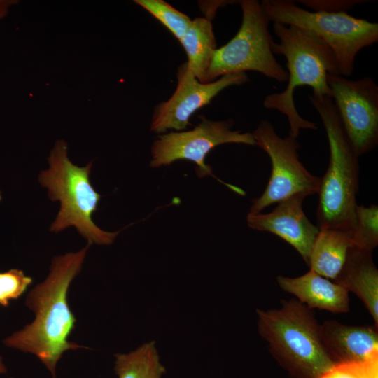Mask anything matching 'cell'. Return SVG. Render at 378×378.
Segmentation results:
<instances>
[{
	"label": "cell",
	"instance_id": "obj_3",
	"mask_svg": "<svg viewBox=\"0 0 378 378\" xmlns=\"http://www.w3.org/2000/svg\"><path fill=\"white\" fill-rule=\"evenodd\" d=\"M309 99L321 119L330 149L328 167L318 191V227L351 231L358 205L359 156L345 133L332 99L313 92Z\"/></svg>",
	"mask_w": 378,
	"mask_h": 378
},
{
	"label": "cell",
	"instance_id": "obj_24",
	"mask_svg": "<svg viewBox=\"0 0 378 378\" xmlns=\"http://www.w3.org/2000/svg\"><path fill=\"white\" fill-rule=\"evenodd\" d=\"M18 3L16 0H0V20L7 16L10 8Z\"/></svg>",
	"mask_w": 378,
	"mask_h": 378
},
{
	"label": "cell",
	"instance_id": "obj_8",
	"mask_svg": "<svg viewBox=\"0 0 378 378\" xmlns=\"http://www.w3.org/2000/svg\"><path fill=\"white\" fill-rule=\"evenodd\" d=\"M255 145L268 155L272 172L262 194L252 200L248 213L258 214L274 203L295 195L318 193L321 177L311 174L299 159L300 144L292 136L281 137L268 120H262L252 132Z\"/></svg>",
	"mask_w": 378,
	"mask_h": 378
},
{
	"label": "cell",
	"instance_id": "obj_22",
	"mask_svg": "<svg viewBox=\"0 0 378 378\" xmlns=\"http://www.w3.org/2000/svg\"><path fill=\"white\" fill-rule=\"evenodd\" d=\"M32 282V278L19 269L0 272V305L8 307L10 301L20 298Z\"/></svg>",
	"mask_w": 378,
	"mask_h": 378
},
{
	"label": "cell",
	"instance_id": "obj_7",
	"mask_svg": "<svg viewBox=\"0 0 378 378\" xmlns=\"http://www.w3.org/2000/svg\"><path fill=\"white\" fill-rule=\"evenodd\" d=\"M239 4L242 10L241 26L230 41L216 50L203 83L247 71L285 83L288 74L272 52L274 41L268 29L270 20L260 3L242 0Z\"/></svg>",
	"mask_w": 378,
	"mask_h": 378
},
{
	"label": "cell",
	"instance_id": "obj_16",
	"mask_svg": "<svg viewBox=\"0 0 378 378\" xmlns=\"http://www.w3.org/2000/svg\"><path fill=\"white\" fill-rule=\"evenodd\" d=\"M351 246V231L319 229L308 266L318 274L334 281L341 272Z\"/></svg>",
	"mask_w": 378,
	"mask_h": 378
},
{
	"label": "cell",
	"instance_id": "obj_18",
	"mask_svg": "<svg viewBox=\"0 0 378 378\" xmlns=\"http://www.w3.org/2000/svg\"><path fill=\"white\" fill-rule=\"evenodd\" d=\"M115 357L114 369L118 378H162L166 373L154 341L130 353L116 354Z\"/></svg>",
	"mask_w": 378,
	"mask_h": 378
},
{
	"label": "cell",
	"instance_id": "obj_13",
	"mask_svg": "<svg viewBox=\"0 0 378 378\" xmlns=\"http://www.w3.org/2000/svg\"><path fill=\"white\" fill-rule=\"evenodd\" d=\"M320 329L323 346L335 363L362 361L378 351L375 326H347L328 320Z\"/></svg>",
	"mask_w": 378,
	"mask_h": 378
},
{
	"label": "cell",
	"instance_id": "obj_1",
	"mask_svg": "<svg viewBox=\"0 0 378 378\" xmlns=\"http://www.w3.org/2000/svg\"><path fill=\"white\" fill-rule=\"evenodd\" d=\"M90 246L88 243L77 252L52 258L48 276L26 299V305L35 313L34 321L4 341L9 347L34 354L54 378L62 355L67 350L83 348L68 340L76 319L68 305L67 293L82 269Z\"/></svg>",
	"mask_w": 378,
	"mask_h": 378
},
{
	"label": "cell",
	"instance_id": "obj_21",
	"mask_svg": "<svg viewBox=\"0 0 378 378\" xmlns=\"http://www.w3.org/2000/svg\"><path fill=\"white\" fill-rule=\"evenodd\" d=\"M320 378H378V351L362 361L336 363Z\"/></svg>",
	"mask_w": 378,
	"mask_h": 378
},
{
	"label": "cell",
	"instance_id": "obj_20",
	"mask_svg": "<svg viewBox=\"0 0 378 378\" xmlns=\"http://www.w3.org/2000/svg\"><path fill=\"white\" fill-rule=\"evenodd\" d=\"M134 2L159 20L178 41L192 21L188 15L163 0H134Z\"/></svg>",
	"mask_w": 378,
	"mask_h": 378
},
{
	"label": "cell",
	"instance_id": "obj_19",
	"mask_svg": "<svg viewBox=\"0 0 378 378\" xmlns=\"http://www.w3.org/2000/svg\"><path fill=\"white\" fill-rule=\"evenodd\" d=\"M352 246L372 252L378 245V206L357 205L355 225L351 230Z\"/></svg>",
	"mask_w": 378,
	"mask_h": 378
},
{
	"label": "cell",
	"instance_id": "obj_26",
	"mask_svg": "<svg viewBox=\"0 0 378 378\" xmlns=\"http://www.w3.org/2000/svg\"><path fill=\"white\" fill-rule=\"evenodd\" d=\"M1 200H2V197H1V193L0 192V201H1Z\"/></svg>",
	"mask_w": 378,
	"mask_h": 378
},
{
	"label": "cell",
	"instance_id": "obj_15",
	"mask_svg": "<svg viewBox=\"0 0 378 378\" xmlns=\"http://www.w3.org/2000/svg\"><path fill=\"white\" fill-rule=\"evenodd\" d=\"M333 281L361 300L378 328V270L372 252L352 246L341 272Z\"/></svg>",
	"mask_w": 378,
	"mask_h": 378
},
{
	"label": "cell",
	"instance_id": "obj_23",
	"mask_svg": "<svg viewBox=\"0 0 378 378\" xmlns=\"http://www.w3.org/2000/svg\"><path fill=\"white\" fill-rule=\"evenodd\" d=\"M365 0H303L300 1L304 5L314 9L315 11H325L330 13L345 12L359 4L369 2Z\"/></svg>",
	"mask_w": 378,
	"mask_h": 378
},
{
	"label": "cell",
	"instance_id": "obj_6",
	"mask_svg": "<svg viewBox=\"0 0 378 378\" xmlns=\"http://www.w3.org/2000/svg\"><path fill=\"white\" fill-rule=\"evenodd\" d=\"M261 6L270 22L294 26L325 43L333 52L340 74L351 75L358 53L378 41V24L345 12H312L288 0H263Z\"/></svg>",
	"mask_w": 378,
	"mask_h": 378
},
{
	"label": "cell",
	"instance_id": "obj_17",
	"mask_svg": "<svg viewBox=\"0 0 378 378\" xmlns=\"http://www.w3.org/2000/svg\"><path fill=\"white\" fill-rule=\"evenodd\" d=\"M188 57L186 62L193 75L202 83L217 49L211 18L192 20L179 41Z\"/></svg>",
	"mask_w": 378,
	"mask_h": 378
},
{
	"label": "cell",
	"instance_id": "obj_4",
	"mask_svg": "<svg viewBox=\"0 0 378 378\" xmlns=\"http://www.w3.org/2000/svg\"><path fill=\"white\" fill-rule=\"evenodd\" d=\"M281 304L280 309L256 310L260 335L291 377L320 378L335 363L323 346L314 312L295 299Z\"/></svg>",
	"mask_w": 378,
	"mask_h": 378
},
{
	"label": "cell",
	"instance_id": "obj_9",
	"mask_svg": "<svg viewBox=\"0 0 378 378\" xmlns=\"http://www.w3.org/2000/svg\"><path fill=\"white\" fill-rule=\"evenodd\" d=\"M234 123L232 119L211 120L203 118L191 130L158 136L151 146L150 167L169 165L181 160H189L197 164L199 177L214 176L212 168L205 163V158L216 146L225 144L255 145L252 133L232 130Z\"/></svg>",
	"mask_w": 378,
	"mask_h": 378
},
{
	"label": "cell",
	"instance_id": "obj_25",
	"mask_svg": "<svg viewBox=\"0 0 378 378\" xmlns=\"http://www.w3.org/2000/svg\"><path fill=\"white\" fill-rule=\"evenodd\" d=\"M6 372V368L3 363L2 358L0 356V373H5Z\"/></svg>",
	"mask_w": 378,
	"mask_h": 378
},
{
	"label": "cell",
	"instance_id": "obj_11",
	"mask_svg": "<svg viewBox=\"0 0 378 378\" xmlns=\"http://www.w3.org/2000/svg\"><path fill=\"white\" fill-rule=\"evenodd\" d=\"M247 81V74L242 72L227 74L210 83H202L185 62L178 67L177 85L172 97L155 106L150 129L157 134H164L170 130H183L190 117L209 104L222 90Z\"/></svg>",
	"mask_w": 378,
	"mask_h": 378
},
{
	"label": "cell",
	"instance_id": "obj_5",
	"mask_svg": "<svg viewBox=\"0 0 378 378\" xmlns=\"http://www.w3.org/2000/svg\"><path fill=\"white\" fill-rule=\"evenodd\" d=\"M67 150V143L57 140L48 158L49 168L38 176V181L48 190L49 198L60 202L50 231L59 232L74 227L91 245L111 244L121 230H103L92 220L101 200L90 180L92 162L84 167L74 164L69 159Z\"/></svg>",
	"mask_w": 378,
	"mask_h": 378
},
{
	"label": "cell",
	"instance_id": "obj_2",
	"mask_svg": "<svg viewBox=\"0 0 378 378\" xmlns=\"http://www.w3.org/2000/svg\"><path fill=\"white\" fill-rule=\"evenodd\" d=\"M273 29L279 42H273L274 55L286 59L288 85L281 92L267 94L263 106L276 110L286 116L290 130L288 135L298 138L300 130H316L318 125L303 118L295 105L293 93L296 88L309 86L313 92L332 98L327 83L328 74H340L333 52L314 35L294 26L273 23Z\"/></svg>",
	"mask_w": 378,
	"mask_h": 378
},
{
	"label": "cell",
	"instance_id": "obj_10",
	"mask_svg": "<svg viewBox=\"0 0 378 378\" xmlns=\"http://www.w3.org/2000/svg\"><path fill=\"white\" fill-rule=\"evenodd\" d=\"M327 83L343 128L360 157L378 144V86L370 77L328 74Z\"/></svg>",
	"mask_w": 378,
	"mask_h": 378
},
{
	"label": "cell",
	"instance_id": "obj_14",
	"mask_svg": "<svg viewBox=\"0 0 378 378\" xmlns=\"http://www.w3.org/2000/svg\"><path fill=\"white\" fill-rule=\"evenodd\" d=\"M276 281L282 290L295 295L298 301L311 309H318L332 313L349 311V291L311 270L295 278L279 275Z\"/></svg>",
	"mask_w": 378,
	"mask_h": 378
},
{
	"label": "cell",
	"instance_id": "obj_12",
	"mask_svg": "<svg viewBox=\"0 0 378 378\" xmlns=\"http://www.w3.org/2000/svg\"><path fill=\"white\" fill-rule=\"evenodd\" d=\"M306 196L295 195L278 202L267 214L248 213L247 224L251 229L276 234L292 246L308 265L315 239L319 232L303 210Z\"/></svg>",
	"mask_w": 378,
	"mask_h": 378
}]
</instances>
